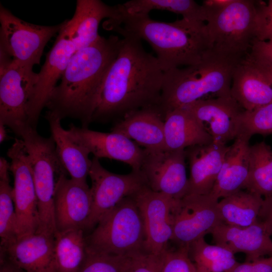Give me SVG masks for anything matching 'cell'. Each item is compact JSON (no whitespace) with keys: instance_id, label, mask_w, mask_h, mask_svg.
Wrapping results in <instances>:
<instances>
[{"instance_id":"47","label":"cell","mask_w":272,"mask_h":272,"mask_svg":"<svg viewBox=\"0 0 272 272\" xmlns=\"http://www.w3.org/2000/svg\"><path fill=\"white\" fill-rule=\"evenodd\" d=\"M8 134L6 130V126L0 122V143H2L7 139Z\"/></svg>"},{"instance_id":"15","label":"cell","mask_w":272,"mask_h":272,"mask_svg":"<svg viewBox=\"0 0 272 272\" xmlns=\"http://www.w3.org/2000/svg\"><path fill=\"white\" fill-rule=\"evenodd\" d=\"M66 20L58 34L45 62L37 74V80L28 107L29 124L36 128L42 109L45 107L50 95L61 79L76 49L66 27Z\"/></svg>"},{"instance_id":"17","label":"cell","mask_w":272,"mask_h":272,"mask_svg":"<svg viewBox=\"0 0 272 272\" xmlns=\"http://www.w3.org/2000/svg\"><path fill=\"white\" fill-rule=\"evenodd\" d=\"M92 207L90 187L87 182L57 178L54 194V217L56 231L71 229L85 230Z\"/></svg>"},{"instance_id":"35","label":"cell","mask_w":272,"mask_h":272,"mask_svg":"<svg viewBox=\"0 0 272 272\" xmlns=\"http://www.w3.org/2000/svg\"><path fill=\"white\" fill-rule=\"evenodd\" d=\"M165 252L155 254L143 250L124 257L121 272H162Z\"/></svg>"},{"instance_id":"10","label":"cell","mask_w":272,"mask_h":272,"mask_svg":"<svg viewBox=\"0 0 272 272\" xmlns=\"http://www.w3.org/2000/svg\"><path fill=\"white\" fill-rule=\"evenodd\" d=\"M89 176L91 212L85 230L94 229L100 220L126 197L132 195L147 185L141 171L118 174L105 169L99 159L93 157Z\"/></svg>"},{"instance_id":"18","label":"cell","mask_w":272,"mask_h":272,"mask_svg":"<svg viewBox=\"0 0 272 272\" xmlns=\"http://www.w3.org/2000/svg\"><path fill=\"white\" fill-rule=\"evenodd\" d=\"M68 130L73 138L94 157L121 161L129 165L132 171H140L144 149L125 135L112 131L93 130L73 124Z\"/></svg>"},{"instance_id":"36","label":"cell","mask_w":272,"mask_h":272,"mask_svg":"<svg viewBox=\"0 0 272 272\" xmlns=\"http://www.w3.org/2000/svg\"><path fill=\"white\" fill-rule=\"evenodd\" d=\"M162 272H196L189 253V245L169 248L165 252Z\"/></svg>"},{"instance_id":"34","label":"cell","mask_w":272,"mask_h":272,"mask_svg":"<svg viewBox=\"0 0 272 272\" xmlns=\"http://www.w3.org/2000/svg\"><path fill=\"white\" fill-rule=\"evenodd\" d=\"M239 133L272 134V102L251 111L243 110L239 117Z\"/></svg>"},{"instance_id":"31","label":"cell","mask_w":272,"mask_h":272,"mask_svg":"<svg viewBox=\"0 0 272 272\" xmlns=\"http://www.w3.org/2000/svg\"><path fill=\"white\" fill-rule=\"evenodd\" d=\"M119 6L129 14L149 15L154 10H163L181 15L182 19L189 21L206 22L201 5L192 0H131Z\"/></svg>"},{"instance_id":"2","label":"cell","mask_w":272,"mask_h":272,"mask_svg":"<svg viewBox=\"0 0 272 272\" xmlns=\"http://www.w3.org/2000/svg\"><path fill=\"white\" fill-rule=\"evenodd\" d=\"M120 39L116 35L100 36L93 44L76 51L50 95L45 106L48 111L61 119H77L82 127H88L102 82L117 55Z\"/></svg>"},{"instance_id":"32","label":"cell","mask_w":272,"mask_h":272,"mask_svg":"<svg viewBox=\"0 0 272 272\" xmlns=\"http://www.w3.org/2000/svg\"><path fill=\"white\" fill-rule=\"evenodd\" d=\"M189 253L196 265L209 272H226L237 262L231 251L217 244H209L204 237L189 245Z\"/></svg>"},{"instance_id":"25","label":"cell","mask_w":272,"mask_h":272,"mask_svg":"<svg viewBox=\"0 0 272 272\" xmlns=\"http://www.w3.org/2000/svg\"><path fill=\"white\" fill-rule=\"evenodd\" d=\"M55 145L56 152L63 167L74 180L87 182L92 164L89 151L77 141L70 131L64 129L61 119L47 111L45 115Z\"/></svg>"},{"instance_id":"45","label":"cell","mask_w":272,"mask_h":272,"mask_svg":"<svg viewBox=\"0 0 272 272\" xmlns=\"http://www.w3.org/2000/svg\"><path fill=\"white\" fill-rule=\"evenodd\" d=\"M10 163L4 157L0 158V180L10 181L9 171H10Z\"/></svg>"},{"instance_id":"20","label":"cell","mask_w":272,"mask_h":272,"mask_svg":"<svg viewBox=\"0 0 272 272\" xmlns=\"http://www.w3.org/2000/svg\"><path fill=\"white\" fill-rule=\"evenodd\" d=\"M210 234L216 244L233 253H244L249 261L267 255H272L270 235L262 222L258 220L246 227L230 226L222 223Z\"/></svg>"},{"instance_id":"39","label":"cell","mask_w":272,"mask_h":272,"mask_svg":"<svg viewBox=\"0 0 272 272\" xmlns=\"http://www.w3.org/2000/svg\"><path fill=\"white\" fill-rule=\"evenodd\" d=\"M258 219L263 223L272 235V195L263 198Z\"/></svg>"},{"instance_id":"4","label":"cell","mask_w":272,"mask_h":272,"mask_svg":"<svg viewBox=\"0 0 272 272\" xmlns=\"http://www.w3.org/2000/svg\"><path fill=\"white\" fill-rule=\"evenodd\" d=\"M211 49L198 63L165 72L158 109L169 112L197 100L230 97L234 70L239 64Z\"/></svg>"},{"instance_id":"13","label":"cell","mask_w":272,"mask_h":272,"mask_svg":"<svg viewBox=\"0 0 272 272\" xmlns=\"http://www.w3.org/2000/svg\"><path fill=\"white\" fill-rule=\"evenodd\" d=\"M184 149H144L140 171L152 190L179 199L188 193Z\"/></svg>"},{"instance_id":"11","label":"cell","mask_w":272,"mask_h":272,"mask_svg":"<svg viewBox=\"0 0 272 272\" xmlns=\"http://www.w3.org/2000/svg\"><path fill=\"white\" fill-rule=\"evenodd\" d=\"M219 199L211 194H188L175 199L171 210L173 234L172 241L180 246L189 245L204 237L222 222Z\"/></svg>"},{"instance_id":"14","label":"cell","mask_w":272,"mask_h":272,"mask_svg":"<svg viewBox=\"0 0 272 272\" xmlns=\"http://www.w3.org/2000/svg\"><path fill=\"white\" fill-rule=\"evenodd\" d=\"M140 211L145 232V250L160 254L173 237L171 210L175 199L147 185L132 195Z\"/></svg>"},{"instance_id":"24","label":"cell","mask_w":272,"mask_h":272,"mask_svg":"<svg viewBox=\"0 0 272 272\" xmlns=\"http://www.w3.org/2000/svg\"><path fill=\"white\" fill-rule=\"evenodd\" d=\"M117 5L111 6L100 0H78L73 17L66 20V27L76 51L94 43L100 36V23L118 14Z\"/></svg>"},{"instance_id":"7","label":"cell","mask_w":272,"mask_h":272,"mask_svg":"<svg viewBox=\"0 0 272 272\" xmlns=\"http://www.w3.org/2000/svg\"><path fill=\"white\" fill-rule=\"evenodd\" d=\"M19 138L24 142L31 166L38 216L36 233L53 235L56 231L54 217L55 175L67 173L56 152L52 138L40 135L36 128L28 126Z\"/></svg>"},{"instance_id":"38","label":"cell","mask_w":272,"mask_h":272,"mask_svg":"<svg viewBox=\"0 0 272 272\" xmlns=\"http://www.w3.org/2000/svg\"><path fill=\"white\" fill-rule=\"evenodd\" d=\"M249 55L262 59L272 64V40H256Z\"/></svg>"},{"instance_id":"44","label":"cell","mask_w":272,"mask_h":272,"mask_svg":"<svg viewBox=\"0 0 272 272\" xmlns=\"http://www.w3.org/2000/svg\"><path fill=\"white\" fill-rule=\"evenodd\" d=\"M0 272H26L8 260L1 258Z\"/></svg>"},{"instance_id":"1","label":"cell","mask_w":272,"mask_h":272,"mask_svg":"<svg viewBox=\"0 0 272 272\" xmlns=\"http://www.w3.org/2000/svg\"><path fill=\"white\" fill-rule=\"evenodd\" d=\"M164 75L141 40L123 37L102 82L92 122L115 123L135 111L158 108Z\"/></svg>"},{"instance_id":"3","label":"cell","mask_w":272,"mask_h":272,"mask_svg":"<svg viewBox=\"0 0 272 272\" xmlns=\"http://www.w3.org/2000/svg\"><path fill=\"white\" fill-rule=\"evenodd\" d=\"M117 16L107 19L103 27L124 37H132L148 42L166 72L181 66L199 63L211 44L206 23L182 19L173 22L152 19L149 15L129 14L117 5Z\"/></svg>"},{"instance_id":"22","label":"cell","mask_w":272,"mask_h":272,"mask_svg":"<svg viewBox=\"0 0 272 272\" xmlns=\"http://www.w3.org/2000/svg\"><path fill=\"white\" fill-rule=\"evenodd\" d=\"M111 131L133 140L145 150L166 149L164 119L157 107L142 109L126 115L115 122Z\"/></svg>"},{"instance_id":"12","label":"cell","mask_w":272,"mask_h":272,"mask_svg":"<svg viewBox=\"0 0 272 272\" xmlns=\"http://www.w3.org/2000/svg\"><path fill=\"white\" fill-rule=\"evenodd\" d=\"M7 155L14 177L13 199L18 238L35 233L38 227L37 196L32 170L23 140L15 138Z\"/></svg>"},{"instance_id":"23","label":"cell","mask_w":272,"mask_h":272,"mask_svg":"<svg viewBox=\"0 0 272 272\" xmlns=\"http://www.w3.org/2000/svg\"><path fill=\"white\" fill-rule=\"evenodd\" d=\"M250 138L239 133L234 143L228 147L210 193L218 199L245 189L249 168Z\"/></svg>"},{"instance_id":"41","label":"cell","mask_w":272,"mask_h":272,"mask_svg":"<svg viewBox=\"0 0 272 272\" xmlns=\"http://www.w3.org/2000/svg\"><path fill=\"white\" fill-rule=\"evenodd\" d=\"M246 59L261 73L272 86V64L262 59L250 55Z\"/></svg>"},{"instance_id":"30","label":"cell","mask_w":272,"mask_h":272,"mask_svg":"<svg viewBox=\"0 0 272 272\" xmlns=\"http://www.w3.org/2000/svg\"><path fill=\"white\" fill-rule=\"evenodd\" d=\"M245 189L264 197L272 195V149L264 142L250 147Z\"/></svg>"},{"instance_id":"46","label":"cell","mask_w":272,"mask_h":272,"mask_svg":"<svg viewBox=\"0 0 272 272\" xmlns=\"http://www.w3.org/2000/svg\"><path fill=\"white\" fill-rule=\"evenodd\" d=\"M226 272H252L251 261L244 263L237 262L231 268Z\"/></svg>"},{"instance_id":"16","label":"cell","mask_w":272,"mask_h":272,"mask_svg":"<svg viewBox=\"0 0 272 272\" xmlns=\"http://www.w3.org/2000/svg\"><path fill=\"white\" fill-rule=\"evenodd\" d=\"M182 107L194 116L213 141L226 144L239 134V117L244 110L232 97L200 99Z\"/></svg>"},{"instance_id":"5","label":"cell","mask_w":272,"mask_h":272,"mask_svg":"<svg viewBox=\"0 0 272 272\" xmlns=\"http://www.w3.org/2000/svg\"><path fill=\"white\" fill-rule=\"evenodd\" d=\"M265 5L261 1L232 0L210 16L206 27L211 49L238 63L245 60L259 38Z\"/></svg>"},{"instance_id":"33","label":"cell","mask_w":272,"mask_h":272,"mask_svg":"<svg viewBox=\"0 0 272 272\" xmlns=\"http://www.w3.org/2000/svg\"><path fill=\"white\" fill-rule=\"evenodd\" d=\"M0 237L1 247L10 244L18 238L13 187L10 181L5 180H0Z\"/></svg>"},{"instance_id":"21","label":"cell","mask_w":272,"mask_h":272,"mask_svg":"<svg viewBox=\"0 0 272 272\" xmlns=\"http://www.w3.org/2000/svg\"><path fill=\"white\" fill-rule=\"evenodd\" d=\"M228 149L226 144L213 141L185 149L190 168L187 194L211 192Z\"/></svg>"},{"instance_id":"37","label":"cell","mask_w":272,"mask_h":272,"mask_svg":"<svg viewBox=\"0 0 272 272\" xmlns=\"http://www.w3.org/2000/svg\"><path fill=\"white\" fill-rule=\"evenodd\" d=\"M124 257L89 254L79 272H121Z\"/></svg>"},{"instance_id":"48","label":"cell","mask_w":272,"mask_h":272,"mask_svg":"<svg viewBox=\"0 0 272 272\" xmlns=\"http://www.w3.org/2000/svg\"><path fill=\"white\" fill-rule=\"evenodd\" d=\"M195 267H196V272H209L208 271H207L205 268H203L202 267H201L200 266L196 265L195 264Z\"/></svg>"},{"instance_id":"26","label":"cell","mask_w":272,"mask_h":272,"mask_svg":"<svg viewBox=\"0 0 272 272\" xmlns=\"http://www.w3.org/2000/svg\"><path fill=\"white\" fill-rule=\"evenodd\" d=\"M231 96L244 110L251 111L272 102V86L245 59L234 70Z\"/></svg>"},{"instance_id":"28","label":"cell","mask_w":272,"mask_h":272,"mask_svg":"<svg viewBox=\"0 0 272 272\" xmlns=\"http://www.w3.org/2000/svg\"><path fill=\"white\" fill-rule=\"evenodd\" d=\"M53 237L57 272H79L88 256L84 230L75 228L56 231Z\"/></svg>"},{"instance_id":"40","label":"cell","mask_w":272,"mask_h":272,"mask_svg":"<svg viewBox=\"0 0 272 272\" xmlns=\"http://www.w3.org/2000/svg\"><path fill=\"white\" fill-rule=\"evenodd\" d=\"M258 40H272V0L266 4L264 10V21Z\"/></svg>"},{"instance_id":"43","label":"cell","mask_w":272,"mask_h":272,"mask_svg":"<svg viewBox=\"0 0 272 272\" xmlns=\"http://www.w3.org/2000/svg\"><path fill=\"white\" fill-rule=\"evenodd\" d=\"M252 272H272V255L268 258H259L252 261Z\"/></svg>"},{"instance_id":"6","label":"cell","mask_w":272,"mask_h":272,"mask_svg":"<svg viewBox=\"0 0 272 272\" xmlns=\"http://www.w3.org/2000/svg\"><path fill=\"white\" fill-rule=\"evenodd\" d=\"M143 219L132 196L123 198L86 237L89 254L128 256L145 250Z\"/></svg>"},{"instance_id":"9","label":"cell","mask_w":272,"mask_h":272,"mask_svg":"<svg viewBox=\"0 0 272 272\" xmlns=\"http://www.w3.org/2000/svg\"><path fill=\"white\" fill-rule=\"evenodd\" d=\"M37 77L33 67L11 62L0 65V122L19 137L28 126V107Z\"/></svg>"},{"instance_id":"19","label":"cell","mask_w":272,"mask_h":272,"mask_svg":"<svg viewBox=\"0 0 272 272\" xmlns=\"http://www.w3.org/2000/svg\"><path fill=\"white\" fill-rule=\"evenodd\" d=\"M4 258L26 272H57L53 235L35 233L1 247Z\"/></svg>"},{"instance_id":"29","label":"cell","mask_w":272,"mask_h":272,"mask_svg":"<svg viewBox=\"0 0 272 272\" xmlns=\"http://www.w3.org/2000/svg\"><path fill=\"white\" fill-rule=\"evenodd\" d=\"M263 198L248 190H241L222 198L218 209L222 223L246 227L257 220Z\"/></svg>"},{"instance_id":"42","label":"cell","mask_w":272,"mask_h":272,"mask_svg":"<svg viewBox=\"0 0 272 272\" xmlns=\"http://www.w3.org/2000/svg\"><path fill=\"white\" fill-rule=\"evenodd\" d=\"M232 0H205L201 5L206 15V21L208 18L222 10L229 5Z\"/></svg>"},{"instance_id":"8","label":"cell","mask_w":272,"mask_h":272,"mask_svg":"<svg viewBox=\"0 0 272 272\" xmlns=\"http://www.w3.org/2000/svg\"><path fill=\"white\" fill-rule=\"evenodd\" d=\"M0 65L11 62L33 67L39 64L44 48L63 22L42 26L26 22L1 4Z\"/></svg>"},{"instance_id":"27","label":"cell","mask_w":272,"mask_h":272,"mask_svg":"<svg viewBox=\"0 0 272 272\" xmlns=\"http://www.w3.org/2000/svg\"><path fill=\"white\" fill-rule=\"evenodd\" d=\"M164 132L167 150L187 148L212 143V137L185 108H176L164 117Z\"/></svg>"}]
</instances>
